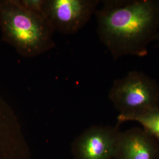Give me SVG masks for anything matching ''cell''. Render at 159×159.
<instances>
[{
    "label": "cell",
    "mask_w": 159,
    "mask_h": 159,
    "mask_svg": "<svg viewBox=\"0 0 159 159\" xmlns=\"http://www.w3.org/2000/svg\"><path fill=\"white\" fill-rule=\"evenodd\" d=\"M156 41H158V42L159 43V35H158V37H157V39H156Z\"/></svg>",
    "instance_id": "9"
},
{
    "label": "cell",
    "mask_w": 159,
    "mask_h": 159,
    "mask_svg": "<svg viewBox=\"0 0 159 159\" xmlns=\"http://www.w3.org/2000/svg\"><path fill=\"white\" fill-rule=\"evenodd\" d=\"M119 126L91 125L72 144L74 159H114Z\"/></svg>",
    "instance_id": "5"
},
{
    "label": "cell",
    "mask_w": 159,
    "mask_h": 159,
    "mask_svg": "<svg viewBox=\"0 0 159 159\" xmlns=\"http://www.w3.org/2000/svg\"><path fill=\"white\" fill-rule=\"evenodd\" d=\"M0 32L2 40L23 57L40 56L56 46L54 31L46 19L18 0H0Z\"/></svg>",
    "instance_id": "2"
},
{
    "label": "cell",
    "mask_w": 159,
    "mask_h": 159,
    "mask_svg": "<svg viewBox=\"0 0 159 159\" xmlns=\"http://www.w3.org/2000/svg\"><path fill=\"white\" fill-rule=\"evenodd\" d=\"M100 0H45L43 16L54 32L75 34L95 14Z\"/></svg>",
    "instance_id": "4"
},
{
    "label": "cell",
    "mask_w": 159,
    "mask_h": 159,
    "mask_svg": "<svg viewBox=\"0 0 159 159\" xmlns=\"http://www.w3.org/2000/svg\"><path fill=\"white\" fill-rule=\"evenodd\" d=\"M108 98L119 112V126L131 117L159 107V84L142 71H131L114 81Z\"/></svg>",
    "instance_id": "3"
},
{
    "label": "cell",
    "mask_w": 159,
    "mask_h": 159,
    "mask_svg": "<svg viewBox=\"0 0 159 159\" xmlns=\"http://www.w3.org/2000/svg\"><path fill=\"white\" fill-rule=\"evenodd\" d=\"M94 16L97 33L114 60L143 57L159 35V0H103Z\"/></svg>",
    "instance_id": "1"
},
{
    "label": "cell",
    "mask_w": 159,
    "mask_h": 159,
    "mask_svg": "<svg viewBox=\"0 0 159 159\" xmlns=\"http://www.w3.org/2000/svg\"><path fill=\"white\" fill-rule=\"evenodd\" d=\"M129 121L140 123L143 129L159 141V107L131 117L127 120V121Z\"/></svg>",
    "instance_id": "7"
},
{
    "label": "cell",
    "mask_w": 159,
    "mask_h": 159,
    "mask_svg": "<svg viewBox=\"0 0 159 159\" xmlns=\"http://www.w3.org/2000/svg\"><path fill=\"white\" fill-rule=\"evenodd\" d=\"M114 159H159V141L143 128L120 131Z\"/></svg>",
    "instance_id": "6"
},
{
    "label": "cell",
    "mask_w": 159,
    "mask_h": 159,
    "mask_svg": "<svg viewBox=\"0 0 159 159\" xmlns=\"http://www.w3.org/2000/svg\"><path fill=\"white\" fill-rule=\"evenodd\" d=\"M18 1L29 11L44 17L43 12L45 0H18Z\"/></svg>",
    "instance_id": "8"
}]
</instances>
